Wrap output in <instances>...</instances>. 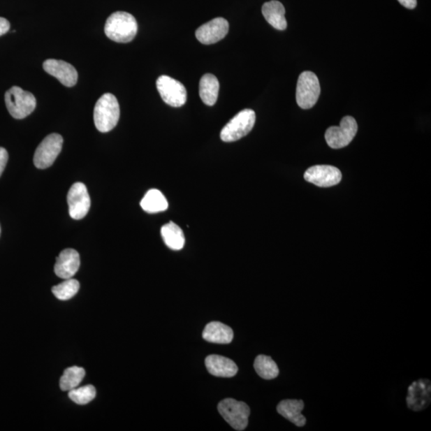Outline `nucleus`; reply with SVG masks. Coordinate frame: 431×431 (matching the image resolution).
Returning <instances> with one entry per match:
<instances>
[{"mask_svg": "<svg viewBox=\"0 0 431 431\" xmlns=\"http://www.w3.org/2000/svg\"><path fill=\"white\" fill-rule=\"evenodd\" d=\"M138 33V22L136 18L125 11H117L110 15L105 24V34L116 43H130Z\"/></svg>", "mask_w": 431, "mask_h": 431, "instance_id": "1", "label": "nucleus"}, {"mask_svg": "<svg viewBox=\"0 0 431 431\" xmlns=\"http://www.w3.org/2000/svg\"><path fill=\"white\" fill-rule=\"evenodd\" d=\"M120 117L119 103L114 94L106 93L94 106V121L97 130L108 133L117 126Z\"/></svg>", "mask_w": 431, "mask_h": 431, "instance_id": "2", "label": "nucleus"}, {"mask_svg": "<svg viewBox=\"0 0 431 431\" xmlns=\"http://www.w3.org/2000/svg\"><path fill=\"white\" fill-rule=\"evenodd\" d=\"M5 103L10 115L16 119H25L36 108V97L19 87H11L6 92Z\"/></svg>", "mask_w": 431, "mask_h": 431, "instance_id": "3", "label": "nucleus"}, {"mask_svg": "<svg viewBox=\"0 0 431 431\" xmlns=\"http://www.w3.org/2000/svg\"><path fill=\"white\" fill-rule=\"evenodd\" d=\"M256 114L253 110L245 109L228 122L221 132L223 142L233 143L247 136L255 125Z\"/></svg>", "mask_w": 431, "mask_h": 431, "instance_id": "4", "label": "nucleus"}, {"mask_svg": "<svg viewBox=\"0 0 431 431\" xmlns=\"http://www.w3.org/2000/svg\"><path fill=\"white\" fill-rule=\"evenodd\" d=\"M321 95V85L314 73H301L296 87V103L300 108L307 110L313 108Z\"/></svg>", "mask_w": 431, "mask_h": 431, "instance_id": "5", "label": "nucleus"}, {"mask_svg": "<svg viewBox=\"0 0 431 431\" xmlns=\"http://www.w3.org/2000/svg\"><path fill=\"white\" fill-rule=\"evenodd\" d=\"M217 408L221 416L234 430L242 431L248 427L250 409L245 402L226 399Z\"/></svg>", "mask_w": 431, "mask_h": 431, "instance_id": "6", "label": "nucleus"}, {"mask_svg": "<svg viewBox=\"0 0 431 431\" xmlns=\"http://www.w3.org/2000/svg\"><path fill=\"white\" fill-rule=\"evenodd\" d=\"M64 138L58 133H52L39 144L34 155V164L38 169L52 166L63 148Z\"/></svg>", "mask_w": 431, "mask_h": 431, "instance_id": "7", "label": "nucleus"}, {"mask_svg": "<svg viewBox=\"0 0 431 431\" xmlns=\"http://www.w3.org/2000/svg\"><path fill=\"white\" fill-rule=\"evenodd\" d=\"M358 125L354 117L346 116L339 126H331L326 133L328 145L333 149H341L349 145L356 136Z\"/></svg>", "mask_w": 431, "mask_h": 431, "instance_id": "8", "label": "nucleus"}, {"mask_svg": "<svg viewBox=\"0 0 431 431\" xmlns=\"http://www.w3.org/2000/svg\"><path fill=\"white\" fill-rule=\"evenodd\" d=\"M156 89L162 100L173 108H181L187 103V89L175 78L167 75L160 76L156 80Z\"/></svg>", "mask_w": 431, "mask_h": 431, "instance_id": "9", "label": "nucleus"}, {"mask_svg": "<svg viewBox=\"0 0 431 431\" xmlns=\"http://www.w3.org/2000/svg\"><path fill=\"white\" fill-rule=\"evenodd\" d=\"M67 203L73 219L81 220L87 216L91 208V198L85 184L82 182L73 184L67 194Z\"/></svg>", "mask_w": 431, "mask_h": 431, "instance_id": "10", "label": "nucleus"}, {"mask_svg": "<svg viewBox=\"0 0 431 431\" xmlns=\"http://www.w3.org/2000/svg\"><path fill=\"white\" fill-rule=\"evenodd\" d=\"M305 179L319 187H332L341 182L342 173L332 166H315L306 170Z\"/></svg>", "mask_w": 431, "mask_h": 431, "instance_id": "11", "label": "nucleus"}, {"mask_svg": "<svg viewBox=\"0 0 431 431\" xmlns=\"http://www.w3.org/2000/svg\"><path fill=\"white\" fill-rule=\"evenodd\" d=\"M407 404L414 411L426 409L431 402V383L427 379H421L408 388Z\"/></svg>", "mask_w": 431, "mask_h": 431, "instance_id": "12", "label": "nucleus"}, {"mask_svg": "<svg viewBox=\"0 0 431 431\" xmlns=\"http://www.w3.org/2000/svg\"><path fill=\"white\" fill-rule=\"evenodd\" d=\"M229 24L226 19L216 18L206 22L196 31V38L205 45L219 42L227 36Z\"/></svg>", "mask_w": 431, "mask_h": 431, "instance_id": "13", "label": "nucleus"}, {"mask_svg": "<svg viewBox=\"0 0 431 431\" xmlns=\"http://www.w3.org/2000/svg\"><path fill=\"white\" fill-rule=\"evenodd\" d=\"M43 69L54 76L65 87L76 85L78 72L74 66L63 60L48 59L43 63Z\"/></svg>", "mask_w": 431, "mask_h": 431, "instance_id": "14", "label": "nucleus"}, {"mask_svg": "<svg viewBox=\"0 0 431 431\" xmlns=\"http://www.w3.org/2000/svg\"><path fill=\"white\" fill-rule=\"evenodd\" d=\"M80 267V254L75 249H66L61 251L56 259L54 272L61 279H70L75 275Z\"/></svg>", "mask_w": 431, "mask_h": 431, "instance_id": "15", "label": "nucleus"}, {"mask_svg": "<svg viewBox=\"0 0 431 431\" xmlns=\"http://www.w3.org/2000/svg\"><path fill=\"white\" fill-rule=\"evenodd\" d=\"M207 370L217 377L231 378L236 376L238 367L233 360L228 358L211 355L205 359Z\"/></svg>", "mask_w": 431, "mask_h": 431, "instance_id": "16", "label": "nucleus"}, {"mask_svg": "<svg viewBox=\"0 0 431 431\" xmlns=\"http://www.w3.org/2000/svg\"><path fill=\"white\" fill-rule=\"evenodd\" d=\"M304 408L305 402L302 400H286L279 402L277 412L296 427L302 428L307 422L306 418L301 413Z\"/></svg>", "mask_w": 431, "mask_h": 431, "instance_id": "17", "label": "nucleus"}, {"mask_svg": "<svg viewBox=\"0 0 431 431\" xmlns=\"http://www.w3.org/2000/svg\"><path fill=\"white\" fill-rule=\"evenodd\" d=\"M203 339L210 343L228 344L232 342L233 332L231 328L221 322L207 324L203 333Z\"/></svg>", "mask_w": 431, "mask_h": 431, "instance_id": "18", "label": "nucleus"}, {"mask_svg": "<svg viewBox=\"0 0 431 431\" xmlns=\"http://www.w3.org/2000/svg\"><path fill=\"white\" fill-rule=\"evenodd\" d=\"M262 14L266 21L274 28L284 31L287 28V20L285 19V8L284 5L277 0L267 2L262 7Z\"/></svg>", "mask_w": 431, "mask_h": 431, "instance_id": "19", "label": "nucleus"}, {"mask_svg": "<svg viewBox=\"0 0 431 431\" xmlns=\"http://www.w3.org/2000/svg\"><path fill=\"white\" fill-rule=\"evenodd\" d=\"M220 83L216 76L205 74L200 78L199 94L201 101L207 105H214L219 94Z\"/></svg>", "mask_w": 431, "mask_h": 431, "instance_id": "20", "label": "nucleus"}, {"mask_svg": "<svg viewBox=\"0 0 431 431\" xmlns=\"http://www.w3.org/2000/svg\"><path fill=\"white\" fill-rule=\"evenodd\" d=\"M165 244L173 250H181L186 243L182 229L173 222L166 224L161 229Z\"/></svg>", "mask_w": 431, "mask_h": 431, "instance_id": "21", "label": "nucleus"}, {"mask_svg": "<svg viewBox=\"0 0 431 431\" xmlns=\"http://www.w3.org/2000/svg\"><path fill=\"white\" fill-rule=\"evenodd\" d=\"M168 201L159 189H150L141 201L143 210L148 214H156L168 209Z\"/></svg>", "mask_w": 431, "mask_h": 431, "instance_id": "22", "label": "nucleus"}, {"mask_svg": "<svg viewBox=\"0 0 431 431\" xmlns=\"http://www.w3.org/2000/svg\"><path fill=\"white\" fill-rule=\"evenodd\" d=\"M254 368L262 379L270 380L279 376V368L271 357L260 355L256 358Z\"/></svg>", "mask_w": 431, "mask_h": 431, "instance_id": "23", "label": "nucleus"}, {"mask_svg": "<svg viewBox=\"0 0 431 431\" xmlns=\"http://www.w3.org/2000/svg\"><path fill=\"white\" fill-rule=\"evenodd\" d=\"M86 372L82 367H71L66 369L60 379V388L64 391H70L80 385Z\"/></svg>", "mask_w": 431, "mask_h": 431, "instance_id": "24", "label": "nucleus"}, {"mask_svg": "<svg viewBox=\"0 0 431 431\" xmlns=\"http://www.w3.org/2000/svg\"><path fill=\"white\" fill-rule=\"evenodd\" d=\"M80 288V282L77 279L70 278L53 287L52 293L55 298L60 300H68L74 298Z\"/></svg>", "mask_w": 431, "mask_h": 431, "instance_id": "25", "label": "nucleus"}, {"mask_svg": "<svg viewBox=\"0 0 431 431\" xmlns=\"http://www.w3.org/2000/svg\"><path fill=\"white\" fill-rule=\"evenodd\" d=\"M96 390L92 385L76 388L69 391V398L76 404L86 405L94 400Z\"/></svg>", "mask_w": 431, "mask_h": 431, "instance_id": "26", "label": "nucleus"}, {"mask_svg": "<svg viewBox=\"0 0 431 431\" xmlns=\"http://www.w3.org/2000/svg\"><path fill=\"white\" fill-rule=\"evenodd\" d=\"M8 161V151L3 147H0V176L5 169L6 165H7Z\"/></svg>", "mask_w": 431, "mask_h": 431, "instance_id": "27", "label": "nucleus"}, {"mask_svg": "<svg viewBox=\"0 0 431 431\" xmlns=\"http://www.w3.org/2000/svg\"><path fill=\"white\" fill-rule=\"evenodd\" d=\"M10 22L8 20L2 18L0 17V36L5 35L6 33H8L10 30Z\"/></svg>", "mask_w": 431, "mask_h": 431, "instance_id": "28", "label": "nucleus"}, {"mask_svg": "<svg viewBox=\"0 0 431 431\" xmlns=\"http://www.w3.org/2000/svg\"><path fill=\"white\" fill-rule=\"evenodd\" d=\"M398 1L407 9L416 8L417 6V0H398Z\"/></svg>", "mask_w": 431, "mask_h": 431, "instance_id": "29", "label": "nucleus"}, {"mask_svg": "<svg viewBox=\"0 0 431 431\" xmlns=\"http://www.w3.org/2000/svg\"><path fill=\"white\" fill-rule=\"evenodd\" d=\"M0 233H1V228H0Z\"/></svg>", "mask_w": 431, "mask_h": 431, "instance_id": "30", "label": "nucleus"}]
</instances>
